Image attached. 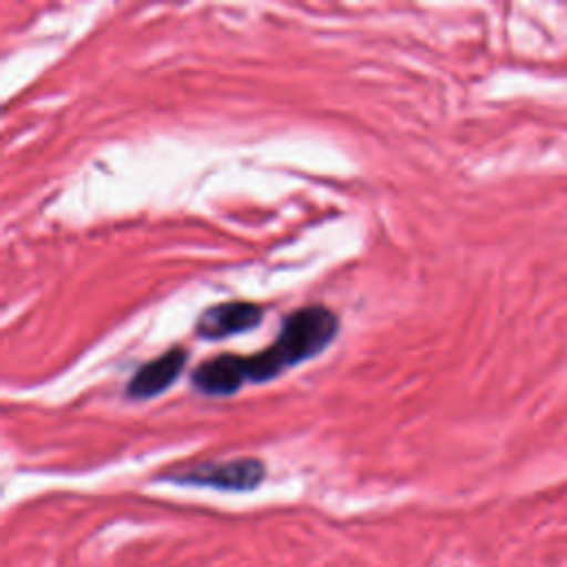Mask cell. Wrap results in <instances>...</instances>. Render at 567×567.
Here are the masks:
<instances>
[{"mask_svg": "<svg viewBox=\"0 0 567 567\" xmlns=\"http://www.w3.org/2000/svg\"><path fill=\"white\" fill-rule=\"evenodd\" d=\"M339 332L337 315L326 306H303L281 321L277 339L261 352L246 357L248 381L264 383L288 368L323 352Z\"/></svg>", "mask_w": 567, "mask_h": 567, "instance_id": "cell-1", "label": "cell"}, {"mask_svg": "<svg viewBox=\"0 0 567 567\" xmlns=\"http://www.w3.org/2000/svg\"><path fill=\"white\" fill-rule=\"evenodd\" d=\"M266 476V467L259 458H233L219 463H199L184 472H175L168 478L184 485H202L230 492L255 489Z\"/></svg>", "mask_w": 567, "mask_h": 567, "instance_id": "cell-2", "label": "cell"}, {"mask_svg": "<svg viewBox=\"0 0 567 567\" xmlns=\"http://www.w3.org/2000/svg\"><path fill=\"white\" fill-rule=\"evenodd\" d=\"M264 308L255 301H224L206 308L197 323L195 334L204 341L226 339L233 334L248 332L261 323Z\"/></svg>", "mask_w": 567, "mask_h": 567, "instance_id": "cell-3", "label": "cell"}, {"mask_svg": "<svg viewBox=\"0 0 567 567\" xmlns=\"http://www.w3.org/2000/svg\"><path fill=\"white\" fill-rule=\"evenodd\" d=\"M186 361H188L186 348L177 346V348L166 350L164 354L151 359L148 363H144L135 370V374L126 383V394L131 399L157 396L159 392H164L168 385L175 383V379L184 370Z\"/></svg>", "mask_w": 567, "mask_h": 567, "instance_id": "cell-4", "label": "cell"}, {"mask_svg": "<svg viewBox=\"0 0 567 567\" xmlns=\"http://www.w3.org/2000/svg\"><path fill=\"white\" fill-rule=\"evenodd\" d=\"M248 381L246 357L219 354L199 363L190 377V383L202 394L226 396L235 394Z\"/></svg>", "mask_w": 567, "mask_h": 567, "instance_id": "cell-5", "label": "cell"}]
</instances>
